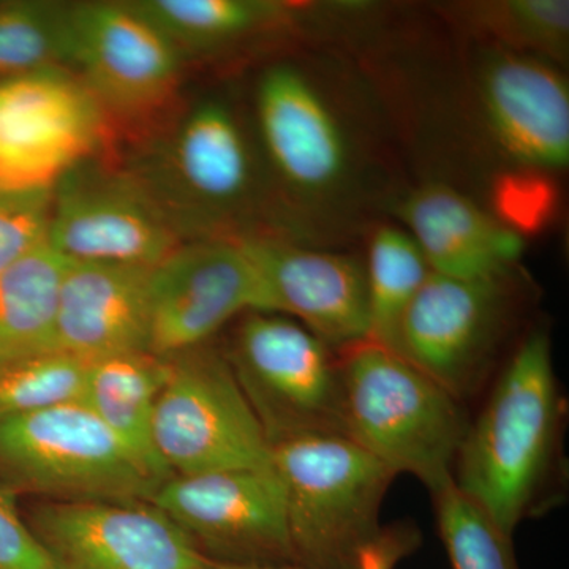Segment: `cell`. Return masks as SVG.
Wrapping results in <instances>:
<instances>
[{"instance_id":"obj_32","label":"cell","mask_w":569,"mask_h":569,"mask_svg":"<svg viewBox=\"0 0 569 569\" xmlns=\"http://www.w3.org/2000/svg\"><path fill=\"white\" fill-rule=\"evenodd\" d=\"M209 568L211 569H306L298 567L295 563H282V565H249V567H238V565H219L211 563L209 561Z\"/></svg>"},{"instance_id":"obj_4","label":"cell","mask_w":569,"mask_h":569,"mask_svg":"<svg viewBox=\"0 0 569 569\" xmlns=\"http://www.w3.org/2000/svg\"><path fill=\"white\" fill-rule=\"evenodd\" d=\"M339 356L348 438L396 477L417 478L432 496L451 486L471 422L466 403L370 340Z\"/></svg>"},{"instance_id":"obj_7","label":"cell","mask_w":569,"mask_h":569,"mask_svg":"<svg viewBox=\"0 0 569 569\" xmlns=\"http://www.w3.org/2000/svg\"><path fill=\"white\" fill-rule=\"evenodd\" d=\"M271 447L347 437L340 356L298 321L247 312L228 358Z\"/></svg>"},{"instance_id":"obj_25","label":"cell","mask_w":569,"mask_h":569,"mask_svg":"<svg viewBox=\"0 0 569 569\" xmlns=\"http://www.w3.org/2000/svg\"><path fill=\"white\" fill-rule=\"evenodd\" d=\"M71 70L70 6L0 3V82Z\"/></svg>"},{"instance_id":"obj_13","label":"cell","mask_w":569,"mask_h":569,"mask_svg":"<svg viewBox=\"0 0 569 569\" xmlns=\"http://www.w3.org/2000/svg\"><path fill=\"white\" fill-rule=\"evenodd\" d=\"M92 159L54 186L50 246L71 263L156 268L183 244L181 236L132 176Z\"/></svg>"},{"instance_id":"obj_31","label":"cell","mask_w":569,"mask_h":569,"mask_svg":"<svg viewBox=\"0 0 569 569\" xmlns=\"http://www.w3.org/2000/svg\"><path fill=\"white\" fill-rule=\"evenodd\" d=\"M422 545V533L411 520L381 526L380 531L359 553L356 569H396Z\"/></svg>"},{"instance_id":"obj_14","label":"cell","mask_w":569,"mask_h":569,"mask_svg":"<svg viewBox=\"0 0 569 569\" xmlns=\"http://www.w3.org/2000/svg\"><path fill=\"white\" fill-rule=\"evenodd\" d=\"M71 70L96 97L108 126L149 121L168 108L181 54L126 3L70 6Z\"/></svg>"},{"instance_id":"obj_20","label":"cell","mask_w":569,"mask_h":569,"mask_svg":"<svg viewBox=\"0 0 569 569\" xmlns=\"http://www.w3.org/2000/svg\"><path fill=\"white\" fill-rule=\"evenodd\" d=\"M127 6L182 52H220L301 21L307 7L271 0H137Z\"/></svg>"},{"instance_id":"obj_21","label":"cell","mask_w":569,"mask_h":569,"mask_svg":"<svg viewBox=\"0 0 569 569\" xmlns=\"http://www.w3.org/2000/svg\"><path fill=\"white\" fill-rule=\"evenodd\" d=\"M170 370V358L149 351L99 359L88 367L81 399L127 448L167 477L171 473L153 449L152 425Z\"/></svg>"},{"instance_id":"obj_28","label":"cell","mask_w":569,"mask_h":569,"mask_svg":"<svg viewBox=\"0 0 569 569\" xmlns=\"http://www.w3.org/2000/svg\"><path fill=\"white\" fill-rule=\"evenodd\" d=\"M486 209L526 241L546 233L559 217V182L556 174L537 168H500L490 178Z\"/></svg>"},{"instance_id":"obj_19","label":"cell","mask_w":569,"mask_h":569,"mask_svg":"<svg viewBox=\"0 0 569 569\" xmlns=\"http://www.w3.org/2000/svg\"><path fill=\"white\" fill-rule=\"evenodd\" d=\"M395 211L437 274L456 279L509 274L526 250L522 238L447 182L415 187L399 197Z\"/></svg>"},{"instance_id":"obj_9","label":"cell","mask_w":569,"mask_h":569,"mask_svg":"<svg viewBox=\"0 0 569 569\" xmlns=\"http://www.w3.org/2000/svg\"><path fill=\"white\" fill-rule=\"evenodd\" d=\"M170 362L152 443L171 477L271 467V443L228 359L193 348Z\"/></svg>"},{"instance_id":"obj_12","label":"cell","mask_w":569,"mask_h":569,"mask_svg":"<svg viewBox=\"0 0 569 569\" xmlns=\"http://www.w3.org/2000/svg\"><path fill=\"white\" fill-rule=\"evenodd\" d=\"M107 134L102 108L70 71L0 82V190L54 189Z\"/></svg>"},{"instance_id":"obj_33","label":"cell","mask_w":569,"mask_h":569,"mask_svg":"<svg viewBox=\"0 0 569 569\" xmlns=\"http://www.w3.org/2000/svg\"><path fill=\"white\" fill-rule=\"evenodd\" d=\"M197 569H211V568H209V561H208V563H206L204 567L197 568Z\"/></svg>"},{"instance_id":"obj_3","label":"cell","mask_w":569,"mask_h":569,"mask_svg":"<svg viewBox=\"0 0 569 569\" xmlns=\"http://www.w3.org/2000/svg\"><path fill=\"white\" fill-rule=\"evenodd\" d=\"M151 197L182 241L249 238L263 201L260 162L230 103H194L142 146L122 168Z\"/></svg>"},{"instance_id":"obj_17","label":"cell","mask_w":569,"mask_h":569,"mask_svg":"<svg viewBox=\"0 0 569 569\" xmlns=\"http://www.w3.org/2000/svg\"><path fill=\"white\" fill-rule=\"evenodd\" d=\"M252 263L264 313H288L336 353L369 340L365 260L276 236L239 239Z\"/></svg>"},{"instance_id":"obj_16","label":"cell","mask_w":569,"mask_h":569,"mask_svg":"<svg viewBox=\"0 0 569 569\" xmlns=\"http://www.w3.org/2000/svg\"><path fill=\"white\" fill-rule=\"evenodd\" d=\"M247 312H264V301L239 241L183 242L152 271L149 353L193 350Z\"/></svg>"},{"instance_id":"obj_8","label":"cell","mask_w":569,"mask_h":569,"mask_svg":"<svg viewBox=\"0 0 569 569\" xmlns=\"http://www.w3.org/2000/svg\"><path fill=\"white\" fill-rule=\"evenodd\" d=\"M0 473L70 500L151 501L167 475L119 440L82 402L0 421Z\"/></svg>"},{"instance_id":"obj_29","label":"cell","mask_w":569,"mask_h":569,"mask_svg":"<svg viewBox=\"0 0 569 569\" xmlns=\"http://www.w3.org/2000/svg\"><path fill=\"white\" fill-rule=\"evenodd\" d=\"M54 189L0 190V274L50 242Z\"/></svg>"},{"instance_id":"obj_27","label":"cell","mask_w":569,"mask_h":569,"mask_svg":"<svg viewBox=\"0 0 569 569\" xmlns=\"http://www.w3.org/2000/svg\"><path fill=\"white\" fill-rule=\"evenodd\" d=\"M432 497L438 533L452 569H519L512 537L462 496L455 482Z\"/></svg>"},{"instance_id":"obj_15","label":"cell","mask_w":569,"mask_h":569,"mask_svg":"<svg viewBox=\"0 0 569 569\" xmlns=\"http://www.w3.org/2000/svg\"><path fill=\"white\" fill-rule=\"evenodd\" d=\"M51 569H197L208 560L153 505L69 500L41 505L28 523Z\"/></svg>"},{"instance_id":"obj_11","label":"cell","mask_w":569,"mask_h":569,"mask_svg":"<svg viewBox=\"0 0 569 569\" xmlns=\"http://www.w3.org/2000/svg\"><path fill=\"white\" fill-rule=\"evenodd\" d=\"M151 501L211 563H295L284 490L272 466L171 477Z\"/></svg>"},{"instance_id":"obj_22","label":"cell","mask_w":569,"mask_h":569,"mask_svg":"<svg viewBox=\"0 0 569 569\" xmlns=\"http://www.w3.org/2000/svg\"><path fill=\"white\" fill-rule=\"evenodd\" d=\"M69 263L47 242L0 274V361L51 351Z\"/></svg>"},{"instance_id":"obj_18","label":"cell","mask_w":569,"mask_h":569,"mask_svg":"<svg viewBox=\"0 0 569 569\" xmlns=\"http://www.w3.org/2000/svg\"><path fill=\"white\" fill-rule=\"evenodd\" d=\"M152 271L144 266L70 261L51 351L88 362L149 351Z\"/></svg>"},{"instance_id":"obj_1","label":"cell","mask_w":569,"mask_h":569,"mask_svg":"<svg viewBox=\"0 0 569 569\" xmlns=\"http://www.w3.org/2000/svg\"><path fill=\"white\" fill-rule=\"evenodd\" d=\"M358 74L329 56L266 67L254 84L258 142L290 222L323 242L361 231L391 194L378 110Z\"/></svg>"},{"instance_id":"obj_5","label":"cell","mask_w":569,"mask_h":569,"mask_svg":"<svg viewBox=\"0 0 569 569\" xmlns=\"http://www.w3.org/2000/svg\"><path fill=\"white\" fill-rule=\"evenodd\" d=\"M284 490L288 535L298 567L356 569L381 529L396 473L347 437H309L272 447Z\"/></svg>"},{"instance_id":"obj_10","label":"cell","mask_w":569,"mask_h":569,"mask_svg":"<svg viewBox=\"0 0 569 569\" xmlns=\"http://www.w3.org/2000/svg\"><path fill=\"white\" fill-rule=\"evenodd\" d=\"M468 93L482 140L501 168L559 173L569 162V86L556 63L478 43Z\"/></svg>"},{"instance_id":"obj_23","label":"cell","mask_w":569,"mask_h":569,"mask_svg":"<svg viewBox=\"0 0 569 569\" xmlns=\"http://www.w3.org/2000/svg\"><path fill=\"white\" fill-rule=\"evenodd\" d=\"M478 43L535 56L563 67L569 56L567 0H493L449 7Z\"/></svg>"},{"instance_id":"obj_6","label":"cell","mask_w":569,"mask_h":569,"mask_svg":"<svg viewBox=\"0 0 569 569\" xmlns=\"http://www.w3.org/2000/svg\"><path fill=\"white\" fill-rule=\"evenodd\" d=\"M523 306L518 269L488 279L430 272L402 318L396 353L466 403L488 383Z\"/></svg>"},{"instance_id":"obj_26","label":"cell","mask_w":569,"mask_h":569,"mask_svg":"<svg viewBox=\"0 0 569 569\" xmlns=\"http://www.w3.org/2000/svg\"><path fill=\"white\" fill-rule=\"evenodd\" d=\"M89 365L59 351L0 361V421L81 402Z\"/></svg>"},{"instance_id":"obj_24","label":"cell","mask_w":569,"mask_h":569,"mask_svg":"<svg viewBox=\"0 0 569 569\" xmlns=\"http://www.w3.org/2000/svg\"><path fill=\"white\" fill-rule=\"evenodd\" d=\"M365 264L369 340L396 351L402 318L432 271L406 228L391 223L372 228Z\"/></svg>"},{"instance_id":"obj_30","label":"cell","mask_w":569,"mask_h":569,"mask_svg":"<svg viewBox=\"0 0 569 569\" xmlns=\"http://www.w3.org/2000/svg\"><path fill=\"white\" fill-rule=\"evenodd\" d=\"M0 569H51L13 498L0 488Z\"/></svg>"},{"instance_id":"obj_2","label":"cell","mask_w":569,"mask_h":569,"mask_svg":"<svg viewBox=\"0 0 569 569\" xmlns=\"http://www.w3.org/2000/svg\"><path fill=\"white\" fill-rule=\"evenodd\" d=\"M563 417L550 337L533 329L470 422L455 467L459 492L509 537L552 505L563 471Z\"/></svg>"}]
</instances>
